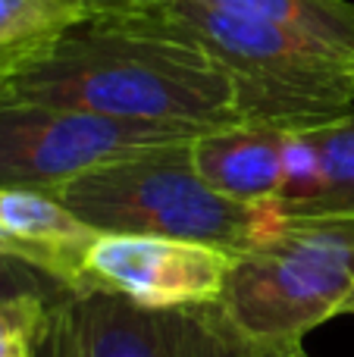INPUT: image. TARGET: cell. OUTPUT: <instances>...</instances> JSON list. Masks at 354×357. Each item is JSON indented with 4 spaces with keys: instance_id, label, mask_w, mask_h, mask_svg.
Instances as JSON below:
<instances>
[{
    "instance_id": "obj_1",
    "label": "cell",
    "mask_w": 354,
    "mask_h": 357,
    "mask_svg": "<svg viewBox=\"0 0 354 357\" xmlns=\"http://www.w3.org/2000/svg\"><path fill=\"white\" fill-rule=\"evenodd\" d=\"M0 100L72 107L192 132L245 123L232 75L204 50L100 19L50 41L13 75Z\"/></svg>"
},
{
    "instance_id": "obj_2",
    "label": "cell",
    "mask_w": 354,
    "mask_h": 357,
    "mask_svg": "<svg viewBox=\"0 0 354 357\" xmlns=\"http://www.w3.org/2000/svg\"><path fill=\"white\" fill-rule=\"evenodd\" d=\"M204 50L232 75L245 123L307 129L354 110V56L207 0H157L94 16Z\"/></svg>"
},
{
    "instance_id": "obj_3",
    "label": "cell",
    "mask_w": 354,
    "mask_h": 357,
    "mask_svg": "<svg viewBox=\"0 0 354 357\" xmlns=\"http://www.w3.org/2000/svg\"><path fill=\"white\" fill-rule=\"evenodd\" d=\"M204 314L251 354L298 348L320 323L354 317V216L286 213L267 241L232 260Z\"/></svg>"
},
{
    "instance_id": "obj_4",
    "label": "cell",
    "mask_w": 354,
    "mask_h": 357,
    "mask_svg": "<svg viewBox=\"0 0 354 357\" xmlns=\"http://www.w3.org/2000/svg\"><path fill=\"white\" fill-rule=\"evenodd\" d=\"M192 142L107 163L54 195L98 232L194 241L236 257L267 241L286 216L279 204H242L210 188L192 163Z\"/></svg>"
},
{
    "instance_id": "obj_5",
    "label": "cell",
    "mask_w": 354,
    "mask_h": 357,
    "mask_svg": "<svg viewBox=\"0 0 354 357\" xmlns=\"http://www.w3.org/2000/svg\"><path fill=\"white\" fill-rule=\"evenodd\" d=\"M198 135L192 129L113 119L72 107L0 100V188L54 195L91 169L144 151L185 144Z\"/></svg>"
},
{
    "instance_id": "obj_6",
    "label": "cell",
    "mask_w": 354,
    "mask_h": 357,
    "mask_svg": "<svg viewBox=\"0 0 354 357\" xmlns=\"http://www.w3.org/2000/svg\"><path fill=\"white\" fill-rule=\"evenodd\" d=\"M236 254L157 235L98 232L79 291H110L151 310H204L223 295Z\"/></svg>"
},
{
    "instance_id": "obj_7",
    "label": "cell",
    "mask_w": 354,
    "mask_h": 357,
    "mask_svg": "<svg viewBox=\"0 0 354 357\" xmlns=\"http://www.w3.org/2000/svg\"><path fill=\"white\" fill-rule=\"evenodd\" d=\"M198 310H151L110 291L60 289L38 351L44 357H194Z\"/></svg>"
},
{
    "instance_id": "obj_8",
    "label": "cell",
    "mask_w": 354,
    "mask_h": 357,
    "mask_svg": "<svg viewBox=\"0 0 354 357\" xmlns=\"http://www.w3.org/2000/svg\"><path fill=\"white\" fill-rule=\"evenodd\" d=\"M94 235L98 229L50 191L0 188V257L29 266L56 289L79 291Z\"/></svg>"
},
{
    "instance_id": "obj_9",
    "label": "cell",
    "mask_w": 354,
    "mask_h": 357,
    "mask_svg": "<svg viewBox=\"0 0 354 357\" xmlns=\"http://www.w3.org/2000/svg\"><path fill=\"white\" fill-rule=\"evenodd\" d=\"M288 129L238 123L201 132L192 144L194 169L210 188L242 204H279Z\"/></svg>"
},
{
    "instance_id": "obj_10",
    "label": "cell",
    "mask_w": 354,
    "mask_h": 357,
    "mask_svg": "<svg viewBox=\"0 0 354 357\" xmlns=\"http://www.w3.org/2000/svg\"><path fill=\"white\" fill-rule=\"evenodd\" d=\"M220 10L279 25L301 38L330 44L354 56V3L351 0H207Z\"/></svg>"
},
{
    "instance_id": "obj_11",
    "label": "cell",
    "mask_w": 354,
    "mask_h": 357,
    "mask_svg": "<svg viewBox=\"0 0 354 357\" xmlns=\"http://www.w3.org/2000/svg\"><path fill=\"white\" fill-rule=\"evenodd\" d=\"M94 16V0H0V50H44Z\"/></svg>"
},
{
    "instance_id": "obj_12",
    "label": "cell",
    "mask_w": 354,
    "mask_h": 357,
    "mask_svg": "<svg viewBox=\"0 0 354 357\" xmlns=\"http://www.w3.org/2000/svg\"><path fill=\"white\" fill-rule=\"evenodd\" d=\"M307 129L320 151V169H323L320 195L307 213L354 216V110Z\"/></svg>"
},
{
    "instance_id": "obj_13",
    "label": "cell",
    "mask_w": 354,
    "mask_h": 357,
    "mask_svg": "<svg viewBox=\"0 0 354 357\" xmlns=\"http://www.w3.org/2000/svg\"><path fill=\"white\" fill-rule=\"evenodd\" d=\"M320 185H323V169H320V151L311 138V129H288L279 210L288 216L307 213L320 195Z\"/></svg>"
},
{
    "instance_id": "obj_14",
    "label": "cell",
    "mask_w": 354,
    "mask_h": 357,
    "mask_svg": "<svg viewBox=\"0 0 354 357\" xmlns=\"http://www.w3.org/2000/svg\"><path fill=\"white\" fill-rule=\"evenodd\" d=\"M60 289H22L0 291V351L19 342L41 345L50 320V304Z\"/></svg>"
},
{
    "instance_id": "obj_15",
    "label": "cell",
    "mask_w": 354,
    "mask_h": 357,
    "mask_svg": "<svg viewBox=\"0 0 354 357\" xmlns=\"http://www.w3.org/2000/svg\"><path fill=\"white\" fill-rule=\"evenodd\" d=\"M198 323H201V329H198V351H194V357H311L305 351V345L288 348V351H273V354H251V351L236 348L226 335H220L210 326L204 310H198Z\"/></svg>"
},
{
    "instance_id": "obj_16",
    "label": "cell",
    "mask_w": 354,
    "mask_h": 357,
    "mask_svg": "<svg viewBox=\"0 0 354 357\" xmlns=\"http://www.w3.org/2000/svg\"><path fill=\"white\" fill-rule=\"evenodd\" d=\"M22 289H56L44 276L31 273L29 266L13 264V260L0 257V291H22Z\"/></svg>"
},
{
    "instance_id": "obj_17",
    "label": "cell",
    "mask_w": 354,
    "mask_h": 357,
    "mask_svg": "<svg viewBox=\"0 0 354 357\" xmlns=\"http://www.w3.org/2000/svg\"><path fill=\"white\" fill-rule=\"evenodd\" d=\"M41 50H0V91L10 85V79L25 66L31 63Z\"/></svg>"
},
{
    "instance_id": "obj_18",
    "label": "cell",
    "mask_w": 354,
    "mask_h": 357,
    "mask_svg": "<svg viewBox=\"0 0 354 357\" xmlns=\"http://www.w3.org/2000/svg\"><path fill=\"white\" fill-rule=\"evenodd\" d=\"M144 3H157V0H94V16H113V13H129ZM91 16V19H94Z\"/></svg>"
},
{
    "instance_id": "obj_19",
    "label": "cell",
    "mask_w": 354,
    "mask_h": 357,
    "mask_svg": "<svg viewBox=\"0 0 354 357\" xmlns=\"http://www.w3.org/2000/svg\"><path fill=\"white\" fill-rule=\"evenodd\" d=\"M0 357H38V348L29 345V342H19V345H10L0 351Z\"/></svg>"
}]
</instances>
